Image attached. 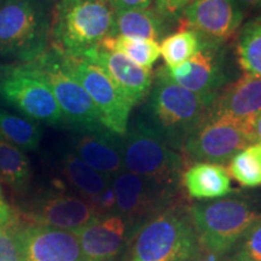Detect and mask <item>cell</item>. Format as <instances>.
<instances>
[{
    "mask_svg": "<svg viewBox=\"0 0 261 261\" xmlns=\"http://www.w3.org/2000/svg\"><path fill=\"white\" fill-rule=\"evenodd\" d=\"M29 64L41 75L51 89L64 116L65 125L74 132L107 129L92 99L65 68L61 54L54 48H48L42 56L29 62Z\"/></svg>",
    "mask_w": 261,
    "mask_h": 261,
    "instance_id": "ba28073f",
    "label": "cell"
},
{
    "mask_svg": "<svg viewBox=\"0 0 261 261\" xmlns=\"http://www.w3.org/2000/svg\"><path fill=\"white\" fill-rule=\"evenodd\" d=\"M250 120L208 116L185 139L180 151L191 162H230L238 151L253 144Z\"/></svg>",
    "mask_w": 261,
    "mask_h": 261,
    "instance_id": "9c48e42d",
    "label": "cell"
},
{
    "mask_svg": "<svg viewBox=\"0 0 261 261\" xmlns=\"http://www.w3.org/2000/svg\"><path fill=\"white\" fill-rule=\"evenodd\" d=\"M228 172L246 188L261 185V144L254 143L238 151L228 162Z\"/></svg>",
    "mask_w": 261,
    "mask_h": 261,
    "instance_id": "83f0119b",
    "label": "cell"
},
{
    "mask_svg": "<svg viewBox=\"0 0 261 261\" xmlns=\"http://www.w3.org/2000/svg\"><path fill=\"white\" fill-rule=\"evenodd\" d=\"M0 2H2V0H0Z\"/></svg>",
    "mask_w": 261,
    "mask_h": 261,
    "instance_id": "f35d334b",
    "label": "cell"
},
{
    "mask_svg": "<svg viewBox=\"0 0 261 261\" xmlns=\"http://www.w3.org/2000/svg\"><path fill=\"white\" fill-rule=\"evenodd\" d=\"M214 102L189 91L159 68L144 108L143 120L166 143L180 151L185 139L207 117Z\"/></svg>",
    "mask_w": 261,
    "mask_h": 261,
    "instance_id": "6da1fadb",
    "label": "cell"
},
{
    "mask_svg": "<svg viewBox=\"0 0 261 261\" xmlns=\"http://www.w3.org/2000/svg\"><path fill=\"white\" fill-rule=\"evenodd\" d=\"M202 46L200 37L192 29L185 28L163 39L160 52L167 68H175L196 56Z\"/></svg>",
    "mask_w": 261,
    "mask_h": 261,
    "instance_id": "4316f807",
    "label": "cell"
},
{
    "mask_svg": "<svg viewBox=\"0 0 261 261\" xmlns=\"http://www.w3.org/2000/svg\"><path fill=\"white\" fill-rule=\"evenodd\" d=\"M16 234L23 261H84L75 232L28 224Z\"/></svg>",
    "mask_w": 261,
    "mask_h": 261,
    "instance_id": "2e32d148",
    "label": "cell"
},
{
    "mask_svg": "<svg viewBox=\"0 0 261 261\" xmlns=\"http://www.w3.org/2000/svg\"><path fill=\"white\" fill-rule=\"evenodd\" d=\"M188 261H236L233 250L230 253H218L211 250L200 242V247Z\"/></svg>",
    "mask_w": 261,
    "mask_h": 261,
    "instance_id": "4dcf8cb0",
    "label": "cell"
},
{
    "mask_svg": "<svg viewBox=\"0 0 261 261\" xmlns=\"http://www.w3.org/2000/svg\"><path fill=\"white\" fill-rule=\"evenodd\" d=\"M60 169L71 191L92 203L98 214L115 213V196L112 178L94 171L81 161L71 150L62 154Z\"/></svg>",
    "mask_w": 261,
    "mask_h": 261,
    "instance_id": "e0dca14e",
    "label": "cell"
},
{
    "mask_svg": "<svg viewBox=\"0 0 261 261\" xmlns=\"http://www.w3.org/2000/svg\"><path fill=\"white\" fill-rule=\"evenodd\" d=\"M0 60L29 63L48 50L51 0H2Z\"/></svg>",
    "mask_w": 261,
    "mask_h": 261,
    "instance_id": "3957f363",
    "label": "cell"
},
{
    "mask_svg": "<svg viewBox=\"0 0 261 261\" xmlns=\"http://www.w3.org/2000/svg\"><path fill=\"white\" fill-rule=\"evenodd\" d=\"M194 0H172L171 2V6H169V11H168V22H173V21H178L180 19L182 12L184 10L187 9V6Z\"/></svg>",
    "mask_w": 261,
    "mask_h": 261,
    "instance_id": "836d02e7",
    "label": "cell"
},
{
    "mask_svg": "<svg viewBox=\"0 0 261 261\" xmlns=\"http://www.w3.org/2000/svg\"><path fill=\"white\" fill-rule=\"evenodd\" d=\"M32 177V165L25 151L0 137V179L15 194L23 195Z\"/></svg>",
    "mask_w": 261,
    "mask_h": 261,
    "instance_id": "603a6c76",
    "label": "cell"
},
{
    "mask_svg": "<svg viewBox=\"0 0 261 261\" xmlns=\"http://www.w3.org/2000/svg\"><path fill=\"white\" fill-rule=\"evenodd\" d=\"M114 10L109 0H58L52 10L51 48L80 58L112 34Z\"/></svg>",
    "mask_w": 261,
    "mask_h": 261,
    "instance_id": "7a4b0ae2",
    "label": "cell"
},
{
    "mask_svg": "<svg viewBox=\"0 0 261 261\" xmlns=\"http://www.w3.org/2000/svg\"><path fill=\"white\" fill-rule=\"evenodd\" d=\"M15 213L6 201L2 185H0V225L2 226H15Z\"/></svg>",
    "mask_w": 261,
    "mask_h": 261,
    "instance_id": "d6a6232c",
    "label": "cell"
},
{
    "mask_svg": "<svg viewBox=\"0 0 261 261\" xmlns=\"http://www.w3.org/2000/svg\"><path fill=\"white\" fill-rule=\"evenodd\" d=\"M234 2L240 5L244 14L253 11V10L261 9V0H234Z\"/></svg>",
    "mask_w": 261,
    "mask_h": 261,
    "instance_id": "d590c367",
    "label": "cell"
},
{
    "mask_svg": "<svg viewBox=\"0 0 261 261\" xmlns=\"http://www.w3.org/2000/svg\"><path fill=\"white\" fill-rule=\"evenodd\" d=\"M44 128L41 123L0 108V137L23 151H34L40 145Z\"/></svg>",
    "mask_w": 261,
    "mask_h": 261,
    "instance_id": "cb8c5ba5",
    "label": "cell"
},
{
    "mask_svg": "<svg viewBox=\"0 0 261 261\" xmlns=\"http://www.w3.org/2000/svg\"><path fill=\"white\" fill-rule=\"evenodd\" d=\"M180 182L191 198L200 201L225 197L232 192L230 174L217 163H194L182 172Z\"/></svg>",
    "mask_w": 261,
    "mask_h": 261,
    "instance_id": "44dd1931",
    "label": "cell"
},
{
    "mask_svg": "<svg viewBox=\"0 0 261 261\" xmlns=\"http://www.w3.org/2000/svg\"><path fill=\"white\" fill-rule=\"evenodd\" d=\"M200 242L218 253H230L260 217L248 201L231 196L189 207Z\"/></svg>",
    "mask_w": 261,
    "mask_h": 261,
    "instance_id": "8992f818",
    "label": "cell"
},
{
    "mask_svg": "<svg viewBox=\"0 0 261 261\" xmlns=\"http://www.w3.org/2000/svg\"><path fill=\"white\" fill-rule=\"evenodd\" d=\"M255 19H259V21H261V12L259 14V16H257V17H255Z\"/></svg>",
    "mask_w": 261,
    "mask_h": 261,
    "instance_id": "74e56055",
    "label": "cell"
},
{
    "mask_svg": "<svg viewBox=\"0 0 261 261\" xmlns=\"http://www.w3.org/2000/svg\"><path fill=\"white\" fill-rule=\"evenodd\" d=\"M261 113V77L244 75L228 85L212 104L208 116L249 120Z\"/></svg>",
    "mask_w": 261,
    "mask_h": 261,
    "instance_id": "ffe728a7",
    "label": "cell"
},
{
    "mask_svg": "<svg viewBox=\"0 0 261 261\" xmlns=\"http://www.w3.org/2000/svg\"><path fill=\"white\" fill-rule=\"evenodd\" d=\"M168 29L167 21L155 9H130L114 11V25L109 37H129L159 40Z\"/></svg>",
    "mask_w": 261,
    "mask_h": 261,
    "instance_id": "7402d4cb",
    "label": "cell"
},
{
    "mask_svg": "<svg viewBox=\"0 0 261 261\" xmlns=\"http://www.w3.org/2000/svg\"><path fill=\"white\" fill-rule=\"evenodd\" d=\"M237 57L247 75L261 77V21L253 18L240 32Z\"/></svg>",
    "mask_w": 261,
    "mask_h": 261,
    "instance_id": "484cf974",
    "label": "cell"
},
{
    "mask_svg": "<svg viewBox=\"0 0 261 261\" xmlns=\"http://www.w3.org/2000/svg\"><path fill=\"white\" fill-rule=\"evenodd\" d=\"M250 137L252 142L261 144V113L250 120Z\"/></svg>",
    "mask_w": 261,
    "mask_h": 261,
    "instance_id": "e575fe53",
    "label": "cell"
},
{
    "mask_svg": "<svg viewBox=\"0 0 261 261\" xmlns=\"http://www.w3.org/2000/svg\"><path fill=\"white\" fill-rule=\"evenodd\" d=\"M99 47L108 51L119 52L146 69H151L152 65L161 56L158 41L121 37V35L107 37L100 42Z\"/></svg>",
    "mask_w": 261,
    "mask_h": 261,
    "instance_id": "d4e9b609",
    "label": "cell"
},
{
    "mask_svg": "<svg viewBox=\"0 0 261 261\" xmlns=\"http://www.w3.org/2000/svg\"><path fill=\"white\" fill-rule=\"evenodd\" d=\"M84 261H122L136 236L121 215L103 214L76 231Z\"/></svg>",
    "mask_w": 261,
    "mask_h": 261,
    "instance_id": "9a60e30c",
    "label": "cell"
},
{
    "mask_svg": "<svg viewBox=\"0 0 261 261\" xmlns=\"http://www.w3.org/2000/svg\"><path fill=\"white\" fill-rule=\"evenodd\" d=\"M112 187L115 213L121 215L136 233L150 218L178 201V191L163 188L126 169L112 179Z\"/></svg>",
    "mask_w": 261,
    "mask_h": 261,
    "instance_id": "7c38bea8",
    "label": "cell"
},
{
    "mask_svg": "<svg viewBox=\"0 0 261 261\" xmlns=\"http://www.w3.org/2000/svg\"><path fill=\"white\" fill-rule=\"evenodd\" d=\"M68 71L81 84L96 106L107 129L117 137L125 136L133 106L102 68L85 58L65 57Z\"/></svg>",
    "mask_w": 261,
    "mask_h": 261,
    "instance_id": "30bf717a",
    "label": "cell"
},
{
    "mask_svg": "<svg viewBox=\"0 0 261 261\" xmlns=\"http://www.w3.org/2000/svg\"><path fill=\"white\" fill-rule=\"evenodd\" d=\"M80 58L102 68L133 107L148 97L154 80L150 69L140 67L119 52L104 50L99 46Z\"/></svg>",
    "mask_w": 261,
    "mask_h": 261,
    "instance_id": "ac0fdd59",
    "label": "cell"
},
{
    "mask_svg": "<svg viewBox=\"0 0 261 261\" xmlns=\"http://www.w3.org/2000/svg\"><path fill=\"white\" fill-rule=\"evenodd\" d=\"M0 102L41 125L67 126L46 81L29 63L0 65Z\"/></svg>",
    "mask_w": 261,
    "mask_h": 261,
    "instance_id": "52a82bcc",
    "label": "cell"
},
{
    "mask_svg": "<svg viewBox=\"0 0 261 261\" xmlns=\"http://www.w3.org/2000/svg\"><path fill=\"white\" fill-rule=\"evenodd\" d=\"M22 214L29 224L70 232H76L99 215L92 203L62 185L35 194L23 205Z\"/></svg>",
    "mask_w": 261,
    "mask_h": 261,
    "instance_id": "8fae6325",
    "label": "cell"
},
{
    "mask_svg": "<svg viewBox=\"0 0 261 261\" xmlns=\"http://www.w3.org/2000/svg\"><path fill=\"white\" fill-rule=\"evenodd\" d=\"M171 2L172 0H155V10L159 12L160 15L162 16L166 21L168 22V11H169V6H171Z\"/></svg>",
    "mask_w": 261,
    "mask_h": 261,
    "instance_id": "8d00e7d4",
    "label": "cell"
},
{
    "mask_svg": "<svg viewBox=\"0 0 261 261\" xmlns=\"http://www.w3.org/2000/svg\"><path fill=\"white\" fill-rule=\"evenodd\" d=\"M133 241L130 261H188L200 247L189 207L178 201L145 221Z\"/></svg>",
    "mask_w": 261,
    "mask_h": 261,
    "instance_id": "277c9868",
    "label": "cell"
},
{
    "mask_svg": "<svg viewBox=\"0 0 261 261\" xmlns=\"http://www.w3.org/2000/svg\"><path fill=\"white\" fill-rule=\"evenodd\" d=\"M70 150L81 161L109 178L125 171L122 161L121 137L110 130L74 132Z\"/></svg>",
    "mask_w": 261,
    "mask_h": 261,
    "instance_id": "d6986e66",
    "label": "cell"
},
{
    "mask_svg": "<svg viewBox=\"0 0 261 261\" xmlns=\"http://www.w3.org/2000/svg\"><path fill=\"white\" fill-rule=\"evenodd\" d=\"M166 70L174 83L214 102L228 83L225 45H203L191 60Z\"/></svg>",
    "mask_w": 261,
    "mask_h": 261,
    "instance_id": "4fadbf2b",
    "label": "cell"
},
{
    "mask_svg": "<svg viewBox=\"0 0 261 261\" xmlns=\"http://www.w3.org/2000/svg\"><path fill=\"white\" fill-rule=\"evenodd\" d=\"M155 0H109L114 11L130 9H148Z\"/></svg>",
    "mask_w": 261,
    "mask_h": 261,
    "instance_id": "1f68e13d",
    "label": "cell"
},
{
    "mask_svg": "<svg viewBox=\"0 0 261 261\" xmlns=\"http://www.w3.org/2000/svg\"><path fill=\"white\" fill-rule=\"evenodd\" d=\"M233 253L236 261H261V215L244 232Z\"/></svg>",
    "mask_w": 261,
    "mask_h": 261,
    "instance_id": "f1b7e54d",
    "label": "cell"
},
{
    "mask_svg": "<svg viewBox=\"0 0 261 261\" xmlns=\"http://www.w3.org/2000/svg\"><path fill=\"white\" fill-rule=\"evenodd\" d=\"M123 167L163 188L179 191L184 158L143 120L137 117L121 137Z\"/></svg>",
    "mask_w": 261,
    "mask_h": 261,
    "instance_id": "5b68a950",
    "label": "cell"
},
{
    "mask_svg": "<svg viewBox=\"0 0 261 261\" xmlns=\"http://www.w3.org/2000/svg\"><path fill=\"white\" fill-rule=\"evenodd\" d=\"M244 12L234 0H194L180 19L202 45H225L242 25Z\"/></svg>",
    "mask_w": 261,
    "mask_h": 261,
    "instance_id": "5bb4252c",
    "label": "cell"
},
{
    "mask_svg": "<svg viewBox=\"0 0 261 261\" xmlns=\"http://www.w3.org/2000/svg\"><path fill=\"white\" fill-rule=\"evenodd\" d=\"M0 261H23L16 226L0 225Z\"/></svg>",
    "mask_w": 261,
    "mask_h": 261,
    "instance_id": "f546056e",
    "label": "cell"
}]
</instances>
